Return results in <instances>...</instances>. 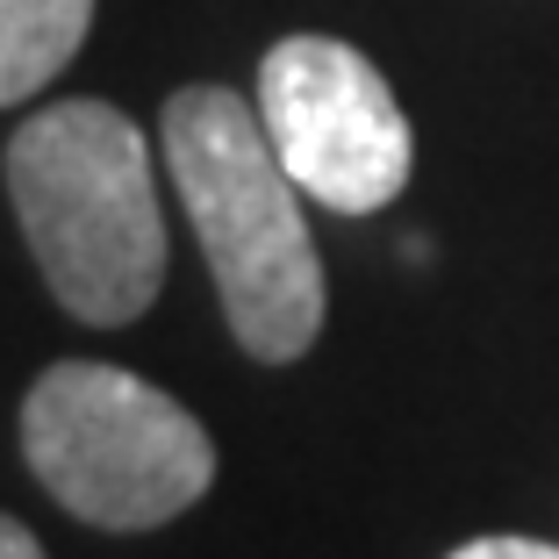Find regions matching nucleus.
<instances>
[{"mask_svg":"<svg viewBox=\"0 0 559 559\" xmlns=\"http://www.w3.org/2000/svg\"><path fill=\"white\" fill-rule=\"evenodd\" d=\"M165 165L215 273L230 337L259 366H287L323 330V259H316L301 187L280 165L259 100L230 86H180L165 100Z\"/></svg>","mask_w":559,"mask_h":559,"instance_id":"f257e3e1","label":"nucleus"},{"mask_svg":"<svg viewBox=\"0 0 559 559\" xmlns=\"http://www.w3.org/2000/svg\"><path fill=\"white\" fill-rule=\"evenodd\" d=\"M8 201L58 309L136 323L165 280L151 144L116 100H50L8 136Z\"/></svg>","mask_w":559,"mask_h":559,"instance_id":"f03ea898","label":"nucleus"},{"mask_svg":"<svg viewBox=\"0 0 559 559\" xmlns=\"http://www.w3.org/2000/svg\"><path fill=\"white\" fill-rule=\"evenodd\" d=\"M22 460L80 524L158 531L209 495L215 438L130 366L58 359L22 395Z\"/></svg>","mask_w":559,"mask_h":559,"instance_id":"7ed1b4c3","label":"nucleus"},{"mask_svg":"<svg viewBox=\"0 0 559 559\" xmlns=\"http://www.w3.org/2000/svg\"><path fill=\"white\" fill-rule=\"evenodd\" d=\"M259 122L295 187L337 215H380L409 187V116L345 36H280L259 66Z\"/></svg>","mask_w":559,"mask_h":559,"instance_id":"20e7f679","label":"nucleus"},{"mask_svg":"<svg viewBox=\"0 0 559 559\" xmlns=\"http://www.w3.org/2000/svg\"><path fill=\"white\" fill-rule=\"evenodd\" d=\"M94 0H0V108L44 94L86 44Z\"/></svg>","mask_w":559,"mask_h":559,"instance_id":"39448f33","label":"nucleus"},{"mask_svg":"<svg viewBox=\"0 0 559 559\" xmlns=\"http://www.w3.org/2000/svg\"><path fill=\"white\" fill-rule=\"evenodd\" d=\"M452 559H559V545H545V538H474V545H460Z\"/></svg>","mask_w":559,"mask_h":559,"instance_id":"423d86ee","label":"nucleus"},{"mask_svg":"<svg viewBox=\"0 0 559 559\" xmlns=\"http://www.w3.org/2000/svg\"><path fill=\"white\" fill-rule=\"evenodd\" d=\"M0 559H50V552L36 545V531H29V524H15V516L0 510Z\"/></svg>","mask_w":559,"mask_h":559,"instance_id":"0eeeda50","label":"nucleus"}]
</instances>
